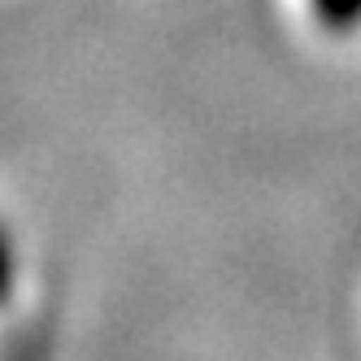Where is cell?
Wrapping results in <instances>:
<instances>
[{
    "label": "cell",
    "instance_id": "cell-1",
    "mask_svg": "<svg viewBox=\"0 0 361 361\" xmlns=\"http://www.w3.org/2000/svg\"><path fill=\"white\" fill-rule=\"evenodd\" d=\"M13 288H18V248L13 235L0 226V309L13 300Z\"/></svg>",
    "mask_w": 361,
    "mask_h": 361
}]
</instances>
